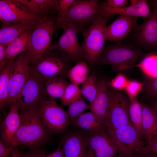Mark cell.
<instances>
[{"label": "cell", "instance_id": "40", "mask_svg": "<svg viewBox=\"0 0 157 157\" xmlns=\"http://www.w3.org/2000/svg\"><path fill=\"white\" fill-rule=\"evenodd\" d=\"M13 148L4 144L0 140V157H12V152Z\"/></svg>", "mask_w": 157, "mask_h": 157}, {"label": "cell", "instance_id": "50", "mask_svg": "<svg viewBox=\"0 0 157 157\" xmlns=\"http://www.w3.org/2000/svg\"><path fill=\"white\" fill-rule=\"evenodd\" d=\"M44 157H53L50 154H49L46 155H45L44 156Z\"/></svg>", "mask_w": 157, "mask_h": 157}, {"label": "cell", "instance_id": "44", "mask_svg": "<svg viewBox=\"0 0 157 157\" xmlns=\"http://www.w3.org/2000/svg\"><path fill=\"white\" fill-rule=\"evenodd\" d=\"M61 144L50 154L53 157H66L61 147Z\"/></svg>", "mask_w": 157, "mask_h": 157}, {"label": "cell", "instance_id": "49", "mask_svg": "<svg viewBox=\"0 0 157 157\" xmlns=\"http://www.w3.org/2000/svg\"><path fill=\"white\" fill-rule=\"evenodd\" d=\"M132 157H144L140 153L137 151H135L134 154H133Z\"/></svg>", "mask_w": 157, "mask_h": 157}, {"label": "cell", "instance_id": "13", "mask_svg": "<svg viewBox=\"0 0 157 157\" xmlns=\"http://www.w3.org/2000/svg\"><path fill=\"white\" fill-rule=\"evenodd\" d=\"M152 14L133 30V40L138 46L144 49L157 50V8L152 9Z\"/></svg>", "mask_w": 157, "mask_h": 157}, {"label": "cell", "instance_id": "39", "mask_svg": "<svg viewBox=\"0 0 157 157\" xmlns=\"http://www.w3.org/2000/svg\"><path fill=\"white\" fill-rule=\"evenodd\" d=\"M128 2L127 0H107L100 3L110 8L117 9L125 6Z\"/></svg>", "mask_w": 157, "mask_h": 157}, {"label": "cell", "instance_id": "24", "mask_svg": "<svg viewBox=\"0 0 157 157\" xmlns=\"http://www.w3.org/2000/svg\"><path fill=\"white\" fill-rule=\"evenodd\" d=\"M33 14L42 17L47 16L51 13H56L57 0H18Z\"/></svg>", "mask_w": 157, "mask_h": 157}, {"label": "cell", "instance_id": "36", "mask_svg": "<svg viewBox=\"0 0 157 157\" xmlns=\"http://www.w3.org/2000/svg\"><path fill=\"white\" fill-rule=\"evenodd\" d=\"M45 155L43 150L38 149L31 150L27 152H20L16 147L12 151V157H44Z\"/></svg>", "mask_w": 157, "mask_h": 157}, {"label": "cell", "instance_id": "10", "mask_svg": "<svg viewBox=\"0 0 157 157\" xmlns=\"http://www.w3.org/2000/svg\"><path fill=\"white\" fill-rule=\"evenodd\" d=\"M63 32L58 39L52 44L49 51L54 50L60 51L63 56L68 60L77 62L85 59L81 46L77 37L78 33L71 26L68 25L62 26Z\"/></svg>", "mask_w": 157, "mask_h": 157}, {"label": "cell", "instance_id": "19", "mask_svg": "<svg viewBox=\"0 0 157 157\" xmlns=\"http://www.w3.org/2000/svg\"><path fill=\"white\" fill-rule=\"evenodd\" d=\"M9 111L0 124L1 140L10 146L13 138L18 129L21 122L19 111L14 103L9 107Z\"/></svg>", "mask_w": 157, "mask_h": 157}, {"label": "cell", "instance_id": "29", "mask_svg": "<svg viewBox=\"0 0 157 157\" xmlns=\"http://www.w3.org/2000/svg\"><path fill=\"white\" fill-rule=\"evenodd\" d=\"M129 115L131 121L142 138V104L136 97L129 98Z\"/></svg>", "mask_w": 157, "mask_h": 157}, {"label": "cell", "instance_id": "45", "mask_svg": "<svg viewBox=\"0 0 157 157\" xmlns=\"http://www.w3.org/2000/svg\"><path fill=\"white\" fill-rule=\"evenodd\" d=\"M133 154H128L122 151H120L116 157H132Z\"/></svg>", "mask_w": 157, "mask_h": 157}, {"label": "cell", "instance_id": "20", "mask_svg": "<svg viewBox=\"0 0 157 157\" xmlns=\"http://www.w3.org/2000/svg\"><path fill=\"white\" fill-rule=\"evenodd\" d=\"M62 144L66 157H85L89 148L81 131L67 135Z\"/></svg>", "mask_w": 157, "mask_h": 157}, {"label": "cell", "instance_id": "43", "mask_svg": "<svg viewBox=\"0 0 157 157\" xmlns=\"http://www.w3.org/2000/svg\"><path fill=\"white\" fill-rule=\"evenodd\" d=\"M135 151L139 152L144 157H157V154L147 150L143 147L136 149Z\"/></svg>", "mask_w": 157, "mask_h": 157}, {"label": "cell", "instance_id": "33", "mask_svg": "<svg viewBox=\"0 0 157 157\" xmlns=\"http://www.w3.org/2000/svg\"><path fill=\"white\" fill-rule=\"evenodd\" d=\"M82 96L81 89L78 85L72 83L68 84L60 98L61 104L63 106H68Z\"/></svg>", "mask_w": 157, "mask_h": 157}, {"label": "cell", "instance_id": "18", "mask_svg": "<svg viewBox=\"0 0 157 157\" xmlns=\"http://www.w3.org/2000/svg\"><path fill=\"white\" fill-rule=\"evenodd\" d=\"M108 82L101 78L98 82V90L96 97L90 104V110L97 117L104 122L108 114L109 95Z\"/></svg>", "mask_w": 157, "mask_h": 157}, {"label": "cell", "instance_id": "15", "mask_svg": "<svg viewBox=\"0 0 157 157\" xmlns=\"http://www.w3.org/2000/svg\"><path fill=\"white\" fill-rule=\"evenodd\" d=\"M137 18L125 15L119 16L106 28V41L121 42L137 26Z\"/></svg>", "mask_w": 157, "mask_h": 157}, {"label": "cell", "instance_id": "48", "mask_svg": "<svg viewBox=\"0 0 157 157\" xmlns=\"http://www.w3.org/2000/svg\"><path fill=\"white\" fill-rule=\"evenodd\" d=\"M88 149L85 157H97L94 155L92 149L88 147Z\"/></svg>", "mask_w": 157, "mask_h": 157}, {"label": "cell", "instance_id": "12", "mask_svg": "<svg viewBox=\"0 0 157 157\" xmlns=\"http://www.w3.org/2000/svg\"><path fill=\"white\" fill-rule=\"evenodd\" d=\"M46 17L33 14L18 0H0V19L2 24L27 21L40 22Z\"/></svg>", "mask_w": 157, "mask_h": 157}, {"label": "cell", "instance_id": "51", "mask_svg": "<svg viewBox=\"0 0 157 157\" xmlns=\"http://www.w3.org/2000/svg\"><path fill=\"white\" fill-rule=\"evenodd\" d=\"M151 140H157V136L156 137L153 138Z\"/></svg>", "mask_w": 157, "mask_h": 157}, {"label": "cell", "instance_id": "30", "mask_svg": "<svg viewBox=\"0 0 157 157\" xmlns=\"http://www.w3.org/2000/svg\"><path fill=\"white\" fill-rule=\"evenodd\" d=\"M10 60L6 66L0 71V108L3 112L8 98L9 75L12 63Z\"/></svg>", "mask_w": 157, "mask_h": 157}, {"label": "cell", "instance_id": "14", "mask_svg": "<svg viewBox=\"0 0 157 157\" xmlns=\"http://www.w3.org/2000/svg\"><path fill=\"white\" fill-rule=\"evenodd\" d=\"M108 129L120 151L133 154L136 149L144 146L142 138L131 123L117 129Z\"/></svg>", "mask_w": 157, "mask_h": 157}, {"label": "cell", "instance_id": "5", "mask_svg": "<svg viewBox=\"0 0 157 157\" xmlns=\"http://www.w3.org/2000/svg\"><path fill=\"white\" fill-rule=\"evenodd\" d=\"M98 0L75 1L58 25L54 32L64 25L74 27L78 33L82 32L88 26L91 25L97 15Z\"/></svg>", "mask_w": 157, "mask_h": 157}, {"label": "cell", "instance_id": "25", "mask_svg": "<svg viewBox=\"0 0 157 157\" xmlns=\"http://www.w3.org/2000/svg\"><path fill=\"white\" fill-rule=\"evenodd\" d=\"M33 30L24 32L6 45V53L8 62L15 59L21 53L27 51L29 38Z\"/></svg>", "mask_w": 157, "mask_h": 157}, {"label": "cell", "instance_id": "32", "mask_svg": "<svg viewBox=\"0 0 157 157\" xmlns=\"http://www.w3.org/2000/svg\"><path fill=\"white\" fill-rule=\"evenodd\" d=\"M68 107L66 112L68 116L70 124L83 114L85 110L90 109V105L87 104L82 96L72 103Z\"/></svg>", "mask_w": 157, "mask_h": 157}, {"label": "cell", "instance_id": "28", "mask_svg": "<svg viewBox=\"0 0 157 157\" xmlns=\"http://www.w3.org/2000/svg\"><path fill=\"white\" fill-rule=\"evenodd\" d=\"M139 68L150 78H157V53H152L145 55L138 64L130 67Z\"/></svg>", "mask_w": 157, "mask_h": 157}, {"label": "cell", "instance_id": "22", "mask_svg": "<svg viewBox=\"0 0 157 157\" xmlns=\"http://www.w3.org/2000/svg\"><path fill=\"white\" fill-rule=\"evenodd\" d=\"M142 105V137L148 142L157 136V115L150 107L144 104Z\"/></svg>", "mask_w": 157, "mask_h": 157}, {"label": "cell", "instance_id": "46", "mask_svg": "<svg viewBox=\"0 0 157 157\" xmlns=\"http://www.w3.org/2000/svg\"><path fill=\"white\" fill-rule=\"evenodd\" d=\"M147 2L152 9L157 8V0H149Z\"/></svg>", "mask_w": 157, "mask_h": 157}, {"label": "cell", "instance_id": "4", "mask_svg": "<svg viewBox=\"0 0 157 157\" xmlns=\"http://www.w3.org/2000/svg\"><path fill=\"white\" fill-rule=\"evenodd\" d=\"M144 54L136 47L117 42L105 47L98 63L100 65H110L114 69H127L135 65Z\"/></svg>", "mask_w": 157, "mask_h": 157}, {"label": "cell", "instance_id": "27", "mask_svg": "<svg viewBox=\"0 0 157 157\" xmlns=\"http://www.w3.org/2000/svg\"><path fill=\"white\" fill-rule=\"evenodd\" d=\"M67 71V75L71 83L78 85L87 79L89 68L86 62L83 60L77 62Z\"/></svg>", "mask_w": 157, "mask_h": 157}, {"label": "cell", "instance_id": "47", "mask_svg": "<svg viewBox=\"0 0 157 157\" xmlns=\"http://www.w3.org/2000/svg\"><path fill=\"white\" fill-rule=\"evenodd\" d=\"M152 103L150 107L157 115V100H152Z\"/></svg>", "mask_w": 157, "mask_h": 157}, {"label": "cell", "instance_id": "1", "mask_svg": "<svg viewBox=\"0 0 157 157\" xmlns=\"http://www.w3.org/2000/svg\"><path fill=\"white\" fill-rule=\"evenodd\" d=\"M38 106L19 112L21 124L10 147L15 148L23 145L31 150L36 149H39V147L47 140L50 133L45 128L41 120Z\"/></svg>", "mask_w": 157, "mask_h": 157}, {"label": "cell", "instance_id": "2", "mask_svg": "<svg viewBox=\"0 0 157 157\" xmlns=\"http://www.w3.org/2000/svg\"><path fill=\"white\" fill-rule=\"evenodd\" d=\"M110 17L104 18L97 14L92 24L82 32L81 46L85 59L91 66L98 62L104 50L106 24Z\"/></svg>", "mask_w": 157, "mask_h": 157}, {"label": "cell", "instance_id": "17", "mask_svg": "<svg viewBox=\"0 0 157 157\" xmlns=\"http://www.w3.org/2000/svg\"><path fill=\"white\" fill-rule=\"evenodd\" d=\"M97 14L104 18L118 14L147 19L151 16L152 12L150 11L147 1L139 0L137 4L135 5H130L117 9L110 8L99 2Z\"/></svg>", "mask_w": 157, "mask_h": 157}, {"label": "cell", "instance_id": "8", "mask_svg": "<svg viewBox=\"0 0 157 157\" xmlns=\"http://www.w3.org/2000/svg\"><path fill=\"white\" fill-rule=\"evenodd\" d=\"M38 112L44 126L50 133L62 132L70 124L67 112L53 99L41 102Z\"/></svg>", "mask_w": 157, "mask_h": 157}, {"label": "cell", "instance_id": "7", "mask_svg": "<svg viewBox=\"0 0 157 157\" xmlns=\"http://www.w3.org/2000/svg\"><path fill=\"white\" fill-rule=\"evenodd\" d=\"M109 106L104 122L108 129L113 130L131 123L129 116V99L121 90L109 89Z\"/></svg>", "mask_w": 157, "mask_h": 157}, {"label": "cell", "instance_id": "42", "mask_svg": "<svg viewBox=\"0 0 157 157\" xmlns=\"http://www.w3.org/2000/svg\"><path fill=\"white\" fill-rule=\"evenodd\" d=\"M143 147L150 152L157 154V140H151Z\"/></svg>", "mask_w": 157, "mask_h": 157}, {"label": "cell", "instance_id": "9", "mask_svg": "<svg viewBox=\"0 0 157 157\" xmlns=\"http://www.w3.org/2000/svg\"><path fill=\"white\" fill-rule=\"evenodd\" d=\"M29 64L26 51L19 54L13 61L9 80L8 98L6 107L15 103L28 76Z\"/></svg>", "mask_w": 157, "mask_h": 157}, {"label": "cell", "instance_id": "11", "mask_svg": "<svg viewBox=\"0 0 157 157\" xmlns=\"http://www.w3.org/2000/svg\"><path fill=\"white\" fill-rule=\"evenodd\" d=\"M81 132L88 146L97 157H116L120 151L107 129L97 133Z\"/></svg>", "mask_w": 157, "mask_h": 157}, {"label": "cell", "instance_id": "3", "mask_svg": "<svg viewBox=\"0 0 157 157\" xmlns=\"http://www.w3.org/2000/svg\"><path fill=\"white\" fill-rule=\"evenodd\" d=\"M56 17H46L33 30L29 38L26 55L30 65L44 56L51 46Z\"/></svg>", "mask_w": 157, "mask_h": 157}, {"label": "cell", "instance_id": "34", "mask_svg": "<svg viewBox=\"0 0 157 157\" xmlns=\"http://www.w3.org/2000/svg\"><path fill=\"white\" fill-rule=\"evenodd\" d=\"M75 1L74 0H58V3L56 9L57 16L56 19L55 28L58 25Z\"/></svg>", "mask_w": 157, "mask_h": 157}, {"label": "cell", "instance_id": "21", "mask_svg": "<svg viewBox=\"0 0 157 157\" xmlns=\"http://www.w3.org/2000/svg\"><path fill=\"white\" fill-rule=\"evenodd\" d=\"M39 23L27 21L2 24L0 29V44L7 45L24 32L34 30Z\"/></svg>", "mask_w": 157, "mask_h": 157}, {"label": "cell", "instance_id": "16", "mask_svg": "<svg viewBox=\"0 0 157 157\" xmlns=\"http://www.w3.org/2000/svg\"><path fill=\"white\" fill-rule=\"evenodd\" d=\"M32 65H30L45 81L60 76L67 68L65 61L55 55L42 57Z\"/></svg>", "mask_w": 157, "mask_h": 157}, {"label": "cell", "instance_id": "37", "mask_svg": "<svg viewBox=\"0 0 157 157\" xmlns=\"http://www.w3.org/2000/svg\"><path fill=\"white\" fill-rule=\"evenodd\" d=\"M145 91L152 100H157V78H149L144 85Z\"/></svg>", "mask_w": 157, "mask_h": 157}, {"label": "cell", "instance_id": "26", "mask_svg": "<svg viewBox=\"0 0 157 157\" xmlns=\"http://www.w3.org/2000/svg\"><path fill=\"white\" fill-rule=\"evenodd\" d=\"M68 84L67 81L60 76L46 81L45 89L46 93L50 99H60Z\"/></svg>", "mask_w": 157, "mask_h": 157}, {"label": "cell", "instance_id": "6", "mask_svg": "<svg viewBox=\"0 0 157 157\" xmlns=\"http://www.w3.org/2000/svg\"><path fill=\"white\" fill-rule=\"evenodd\" d=\"M46 81L30 65L28 77L15 103L19 112L38 107L48 100L45 89Z\"/></svg>", "mask_w": 157, "mask_h": 157}, {"label": "cell", "instance_id": "38", "mask_svg": "<svg viewBox=\"0 0 157 157\" xmlns=\"http://www.w3.org/2000/svg\"><path fill=\"white\" fill-rule=\"evenodd\" d=\"M128 81L122 74H119L113 79L108 84L112 88L119 90L125 89Z\"/></svg>", "mask_w": 157, "mask_h": 157}, {"label": "cell", "instance_id": "35", "mask_svg": "<svg viewBox=\"0 0 157 157\" xmlns=\"http://www.w3.org/2000/svg\"><path fill=\"white\" fill-rule=\"evenodd\" d=\"M143 84L135 81H128L125 89L129 98L136 97L141 91Z\"/></svg>", "mask_w": 157, "mask_h": 157}, {"label": "cell", "instance_id": "31", "mask_svg": "<svg viewBox=\"0 0 157 157\" xmlns=\"http://www.w3.org/2000/svg\"><path fill=\"white\" fill-rule=\"evenodd\" d=\"M98 82L95 74L91 73L82 84L81 89L82 95L90 103H92L96 95L98 90Z\"/></svg>", "mask_w": 157, "mask_h": 157}, {"label": "cell", "instance_id": "41", "mask_svg": "<svg viewBox=\"0 0 157 157\" xmlns=\"http://www.w3.org/2000/svg\"><path fill=\"white\" fill-rule=\"evenodd\" d=\"M6 45L0 44V71L3 69L9 62L6 58Z\"/></svg>", "mask_w": 157, "mask_h": 157}, {"label": "cell", "instance_id": "23", "mask_svg": "<svg viewBox=\"0 0 157 157\" xmlns=\"http://www.w3.org/2000/svg\"><path fill=\"white\" fill-rule=\"evenodd\" d=\"M70 124L84 131L92 133L98 132L107 129L104 122L91 112L82 114Z\"/></svg>", "mask_w": 157, "mask_h": 157}]
</instances>
